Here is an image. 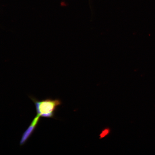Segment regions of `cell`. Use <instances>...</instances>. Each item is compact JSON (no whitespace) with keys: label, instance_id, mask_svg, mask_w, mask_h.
I'll return each instance as SVG.
<instances>
[{"label":"cell","instance_id":"2","mask_svg":"<svg viewBox=\"0 0 155 155\" xmlns=\"http://www.w3.org/2000/svg\"><path fill=\"white\" fill-rule=\"evenodd\" d=\"M40 116L37 114L34 118L30 125L23 133L20 144L22 146L25 144L34 132L39 121Z\"/></svg>","mask_w":155,"mask_h":155},{"label":"cell","instance_id":"1","mask_svg":"<svg viewBox=\"0 0 155 155\" xmlns=\"http://www.w3.org/2000/svg\"><path fill=\"white\" fill-rule=\"evenodd\" d=\"M29 97L35 104L37 114L43 117L53 118L57 106L61 103L60 100L58 99L47 98L40 101L32 96Z\"/></svg>","mask_w":155,"mask_h":155}]
</instances>
